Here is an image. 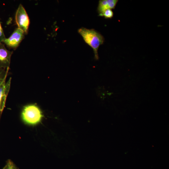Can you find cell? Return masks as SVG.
<instances>
[{
  "instance_id": "9",
  "label": "cell",
  "mask_w": 169,
  "mask_h": 169,
  "mask_svg": "<svg viewBox=\"0 0 169 169\" xmlns=\"http://www.w3.org/2000/svg\"><path fill=\"white\" fill-rule=\"evenodd\" d=\"M113 15L114 13L112 9H108L105 10L99 15L100 16L104 17L106 19H110L113 17Z\"/></svg>"
},
{
  "instance_id": "2",
  "label": "cell",
  "mask_w": 169,
  "mask_h": 169,
  "mask_svg": "<svg viewBox=\"0 0 169 169\" xmlns=\"http://www.w3.org/2000/svg\"><path fill=\"white\" fill-rule=\"evenodd\" d=\"M43 116L40 109L34 105L25 106L22 112V117L24 122L30 125H35L39 123Z\"/></svg>"
},
{
  "instance_id": "1",
  "label": "cell",
  "mask_w": 169,
  "mask_h": 169,
  "mask_svg": "<svg viewBox=\"0 0 169 169\" xmlns=\"http://www.w3.org/2000/svg\"><path fill=\"white\" fill-rule=\"evenodd\" d=\"M78 32L82 36L85 42L93 49L95 59L97 60L99 57L98 49L103 44L104 38L100 33L94 29H88L82 27L78 30Z\"/></svg>"
},
{
  "instance_id": "7",
  "label": "cell",
  "mask_w": 169,
  "mask_h": 169,
  "mask_svg": "<svg viewBox=\"0 0 169 169\" xmlns=\"http://www.w3.org/2000/svg\"><path fill=\"white\" fill-rule=\"evenodd\" d=\"M118 2L117 0H101L99 2L97 11L99 14L106 9H114Z\"/></svg>"
},
{
  "instance_id": "10",
  "label": "cell",
  "mask_w": 169,
  "mask_h": 169,
  "mask_svg": "<svg viewBox=\"0 0 169 169\" xmlns=\"http://www.w3.org/2000/svg\"><path fill=\"white\" fill-rule=\"evenodd\" d=\"M3 169H18L14 163L10 160L7 161L5 166Z\"/></svg>"
},
{
  "instance_id": "8",
  "label": "cell",
  "mask_w": 169,
  "mask_h": 169,
  "mask_svg": "<svg viewBox=\"0 0 169 169\" xmlns=\"http://www.w3.org/2000/svg\"><path fill=\"white\" fill-rule=\"evenodd\" d=\"M9 69V68L0 69V86L2 83L5 81Z\"/></svg>"
},
{
  "instance_id": "5",
  "label": "cell",
  "mask_w": 169,
  "mask_h": 169,
  "mask_svg": "<svg viewBox=\"0 0 169 169\" xmlns=\"http://www.w3.org/2000/svg\"><path fill=\"white\" fill-rule=\"evenodd\" d=\"M13 51L8 50L4 44L0 43V69L9 68Z\"/></svg>"
},
{
  "instance_id": "6",
  "label": "cell",
  "mask_w": 169,
  "mask_h": 169,
  "mask_svg": "<svg viewBox=\"0 0 169 169\" xmlns=\"http://www.w3.org/2000/svg\"><path fill=\"white\" fill-rule=\"evenodd\" d=\"M11 78L6 83L4 81L0 86V112H2L5 107L6 98L9 93Z\"/></svg>"
},
{
  "instance_id": "3",
  "label": "cell",
  "mask_w": 169,
  "mask_h": 169,
  "mask_svg": "<svg viewBox=\"0 0 169 169\" xmlns=\"http://www.w3.org/2000/svg\"><path fill=\"white\" fill-rule=\"evenodd\" d=\"M15 19L18 28L23 31L25 34H27L29 24V19L24 8L21 4H19L17 10Z\"/></svg>"
},
{
  "instance_id": "4",
  "label": "cell",
  "mask_w": 169,
  "mask_h": 169,
  "mask_svg": "<svg viewBox=\"0 0 169 169\" xmlns=\"http://www.w3.org/2000/svg\"><path fill=\"white\" fill-rule=\"evenodd\" d=\"M25 34L23 31L18 28L8 38H6L2 42L8 47L15 49L24 38Z\"/></svg>"
},
{
  "instance_id": "11",
  "label": "cell",
  "mask_w": 169,
  "mask_h": 169,
  "mask_svg": "<svg viewBox=\"0 0 169 169\" xmlns=\"http://www.w3.org/2000/svg\"><path fill=\"white\" fill-rule=\"evenodd\" d=\"M5 38V35L0 22V43L2 42Z\"/></svg>"
}]
</instances>
